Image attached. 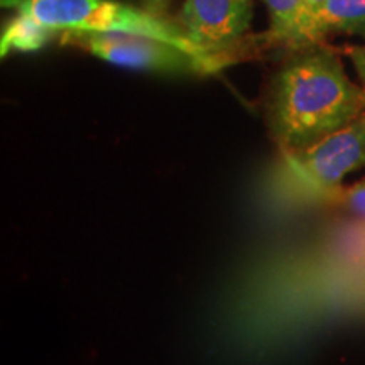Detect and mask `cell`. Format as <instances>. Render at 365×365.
Wrapping results in <instances>:
<instances>
[{
    "label": "cell",
    "instance_id": "obj_1",
    "mask_svg": "<svg viewBox=\"0 0 365 365\" xmlns=\"http://www.w3.org/2000/svg\"><path fill=\"white\" fill-rule=\"evenodd\" d=\"M269 86L266 124L281 153L303 150L352 124L365 112V91L333 49H296Z\"/></svg>",
    "mask_w": 365,
    "mask_h": 365
},
{
    "label": "cell",
    "instance_id": "obj_9",
    "mask_svg": "<svg viewBox=\"0 0 365 365\" xmlns=\"http://www.w3.org/2000/svg\"><path fill=\"white\" fill-rule=\"evenodd\" d=\"M336 202H340L355 218L365 223V178L349 190L341 191Z\"/></svg>",
    "mask_w": 365,
    "mask_h": 365
},
{
    "label": "cell",
    "instance_id": "obj_7",
    "mask_svg": "<svg viewBox=\"0 0 365 365\" xmlns=\"http://www.w3.org/2000/svg\"><path fill=\"white\" fill-rule=\"evenodd\" d=\"M56 38L53 31L38 24L26 16H16L4 27L0 38V53L6 58L11 53H34L44 48L49 41Z\"/></svg>",
    "mask_w": 365,
    "mask_h": 365
},
{
    "label": "cell",
    "instance_id": "obj_6",
    "mask_svg": "<svg viewBox=\"0 0 365 365\" xmlns=\"http://www.w3.org/2000/svg\"><path fill=\"white\" fill-rule=\"evenodd\" d=\"M330 34H354L365 39V0H327L299 26L287 49L317 46Z\"/></svg>",
    "mask_w": 365,
    "mask_h": 365
},
{
    "label": "cell",
    "instance_id": "obj_11",
    "mask_svg": "<svg viewBox=\"0 0 365 365\" xmlns=\"http://www.w3.org/2000/svg\"><path fill=\"white\" fill-rule=\"evenodd\" d=\"M140 2H143V9H145V11L166 17L175 0H140Z\"/></svg>",
    "mask_w": 365,
    "mask_h": 365
},
{
    "label": "cell",
    "instance_id": "obj_13",
    "mask_svg": "<svg viewBox=\"0 0 365 365\" xmlns=\"http://www.w3.org/2000/svg\"><path fill=\"white\" fill-rule=\"evenodd\" d=\"M364 49H365V46H364Z\"/></svg>",
    "mask_w": 365,
    "mask_h": 365
},
{
    "label": "cell",
    "instance_id": "obj_2",
    "mask_svg": "<svg viewBox=\"0 0 365 365\" xmlns=\"http://www.w3.org/2000/svg\"><path fill=\"white\" fill-rule=\"evenodd\" d=\"M4 9L26 16L48 27L54 34L65 31L102 34L143 36L173 44L191 54L210 59L235 63L234 59L215 56L198 48L180 22L150 14L143 7H134L117 0H0Z\"/></svg>",
    "mask_w": 365,
    "mask_h": 365
},
{
    "label": "cell",
    "instance_id": "obj_3",
    "mask_svg": "<svg viewBox=\"0 0 365 365\" xmlns=\"http://www.w3.org/2000/svg\"><path fill=\"white\" fill-rule=\"evenodd\" d=\"M365 168V112L352 124L303 150L281 153L274 193L287 203L336 202L341 182Z\"/></svg>",
    "mask_w": 365,
    "mask_h": 365
},
{
    "label": "cell",
    "instance_id": "obj_5",
    "mask_svg": "<svg viewBox=\"0 0 365 365\" xmlns=\"http://www.w3.org/2000/svg\"><path fill=\"white\" fill-rule=\"evenodd\" d=\"M254 14V0H185L180 26L203 51L237 61Z\"/></svg>",
    "mask_w": 365,
    "mask_h": 365
},
{
    "label": "cell",
    "instance_id": "obj_4",
    "mask_svg": "<svg viewBox=\"0 0 365 365\" xmlns=\"http://www.w3.org/2000/svg\"><path fill=\"white\" fill-rule=\"evenodd\" d=\"M56 38L59 44L81 49L91 56L130 70L175 75H208L230 65L222 59L196 56L173 44L143 36L65 31Z\"/></svg>",
    "mask_w": 365,
    "mask_h": 365
},
{
    "label": "cell",
    "instance_id": "obj_12",
    "mask_svg": "<svg viewBox=\"0 0 365 365\" xmlns=\"http://www.w3.org/2000/svg\"><path fill=\"white\" fill-rule=\"evenodd\" d=\"M325 2H327V0H303V9H301L299 26L303 24V22L307 19H309V17H312L313 14L318 11V9H322L323 6H325ZM299 26H298V29H299ZM298 29H296V31H298ZM293 38H294V36H293ZM287 48H289V46H287Z\"/></svg>",
    "mask_w": 365,
    "mask_h": 365
},
{
    "label": "cell",
    "instance_id": "obj_8",
    "mask_svg": "<svg viewBox=\"0 0 365 365\" xmlns=\"http://www.w3.org/2000/svg\"><path fill=\"white\" fill-rule=\"evenodd\" d=\"M266 6L269 31L264 36V43L287 48L299 26L303 0H266Z\"/></svg>",
    "mask_w": 365,
    "mask_h": 365
},
{
    "label": "cell",
    "instance_id": "obj_10",
    "mask_svg": "<svg viewBox=\"0 0 365 365\" xmlns=\"http://www.w3.org/2000/svg\"><path fill=\"white\" fill-rule=\"evenodd\" d=\"M346 54L352 59V65L357 70L360 80H362V88L365 91V49L364 46H354L346 49Z\"/></svg>",
    "mask_w": 365,
    "mask_h": 365
}]
</instances>
